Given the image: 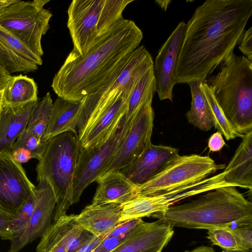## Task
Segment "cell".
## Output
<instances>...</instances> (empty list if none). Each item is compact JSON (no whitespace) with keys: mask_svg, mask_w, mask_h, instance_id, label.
<instances>
[{"mask_svg":"<svg viewBox=\"0 0 252 252\" xmlns=\"http://www.w3.org/2000/svg\"><path fill=\"white\" fill-rule=\"evenodd\" d=\"M11 77V73L0 63V91L5 89Z\"/></svg>","mask_w":252,"mask_h":252,"instance_id":"obj_40","label":"cell"},{"mask_svg":"<svg viewBox=\"0 0 252 252\" xmlns=\"http://www.w3.org/2000/svg\"><path fill=\"white\" fill-rule=\"evenodd\" d=\"M35 204L33 213L23 232L11 240L8 252H19L44 233L52 223L57 200L53 189L45 181H39L34 189Z\"/></svg>","mask_w":252,"mask_h":252,"instance_id":"obj_14","label":"cell"},{"mask_svg":"<svg viewBox=\"0 0 252 252\" xmlns=\"http://www.w3.org/2000/svg\"><path fill=\"white\" fill-rule=\"evenodd\" d=\"M13 218L0 212V237L3 240L12 239L8 226Z\"/></svg>","mask_w":252,"mask_h":252,"instance_id":"obj_37","label":"cell"},{"mask_svg":"<svg viewBox=\"0 0 252 252\" xmlns=\"http://www.w3.org/2000/svg\"><path fill=\"white\" fill-rule=\"evenodd\" d=\"M130 126L125 123L123 117L118 127L105 140L88 149L80 148L73 183L72 204L79 201L89 185L104 173Z\"/></svg>","mask_w":252,"mask_h":252,"instance_id":"obj_10","label":"cell"},{"mask_svg":"<svg viewBox=\"0 0 252 252\" xmlns=\"http://www.w3.org/2000/svg\"><path fill=\"white\" fill-rule=\"evenodd\" d=\"M155 2L164 11H166L170 3L171 2V0H156Z\"/></svg>","mask_w":252,"mask_h":252,"instance_id":"obj_43","label":"cell"},{"mask_svg":"<svg viewBox=\"0 0 252 252\" xmlns=\"http://www.w3.org/2000/svg\"><path fill=\"white\" fill-rule=\"evenodd\" d=\"M207 238L213 245L218 246L224 250H247L240 239L231 227L208 229Z\"/></svg>","mask_w":252,"mask_h":252,"instance_id":"obj_30","label":"cell"},{"mask_svg":"<svg viewBox=\"0 0 252 252\" xmlns=\"http://www.w3.org/2000/svg\"><path fill=\"white\" fill-rule=\"evenodd\" d=\"M179 155L176 148L156 145L151 142L132 163L121 171L134 184L140 185L158 174Z\"/></svg>","mask_w":252,"mask_h":252,"instance_id":"obj_16","label":"cell"},{"mask_svg":"<svg viewBox=\"0 0 252 252\" xmlns=\"http://www.w3.org/2000/svg\"><path fill=\"white\" fill-rule=\"evenodd\" d=\"M252 16V0H208L186 24L177 83L203 82L233 53Z\"/></svg>","mask_w":252,"mask_h":252,"instance_id":"obj_1","label":"cell"},{"mask_svg":"<svg viewBox=\"0 0 252 252\" xmlns=\"http://www.w3.org/2000/svg\"><path fill=\"white\" fill-rule=\"evenodd\" d=\"M122 205L117 204H91L78 215L76 222L83 228L98 237L108 233L121 222Z\"/></svg>","mask_w":252,"mask_h":252,"instance_id":"obj_19","label":"cell"},{"mask_svg":"<svg viewBox=\"0 0 252 252\" xmlns=\"http://www.w3.org/2000/svg\"><path fill=\"white\" fill-rule=\"evenodd\" d=\"M156 91L153 68L142 77L133 89L128 101L124 116L126 124H131L140 110L148 104H152Z\"/></svg>","mask_w":252,"mask_h":252,"instance_id":"obj_26","label":"cell"},{"mask_svg":"<svg viewBox=\"0 0 252 252\" xmlns=\"http://www.w3.org/2000/svg\"><path fill=\"white\" fill-rule=\"evenodd\" d=\"M35 187L27 177L21 163L10 153L0 154V212L15 217Z\"/></svg>","mask_w":252,"mask_h":252,"instance_id":"obj_11","label":"cell"},{"mask_svg":"<svg viewBox=\"0 0 252 252\" xmlns=\"http://www.w3.org/2000/svg\"><path fill=\"white\" fill-rule=\"evenodd\" d=\"M238 44L239 49L244 56L252 62V27L244 31Z\"/></svg>","mask_w":252,"mask_h":252,"instance_id":"obj_35","label":"cell"},{"mask_svg":"<svg viewBox=\"0 0 252 252\" xmlns=\"http://www.w3.org/2000/svg\"><path fill=\"white\" fill-rule=\"evenodd\" d=\"M82 101L78 139L81 147L88 149L105 140L118 127L128 100L118 88H109L104 93L88 95Z\"/></svg>","mask_w":252,"mask_h":252,"instance_id":"obj_7","label":"cell"},{"mask_svg":"<svg viewBox=\"0 0 252 252\" xmlns=\"http://www.w3.org/2000/svg\"><path fill=\"white\" fill-rule=\"evenodd\" d=\"M10 154L16 161L21 164L27 162L32 158L31 153L26 149L22 148L12 150Z\"/></svg>","mask_w":252,"mask_h":252,"instance_id":"obj_39","label":"cell"},{"mask_svg":"<svg viewBox=\"0 0 252 252\" xmlns=\"http://www.w3.org/2000/svg\"><path fill=\"white\" fill-rule=\"evenodd\" d=\"M133 0H73L67 10V26L73 44L71 51L82 55L117 22Z\"/></svg>","mask_w":252,"mask_h":252,"instance_id":"obj_6","label":"cell"},{"mask_svg":"<svg viewBox=\"0 0 252 252\" xmlns=\"http://www.w3.org/2000/svg\"><path fill=\"white\" fill-rule=\"evenodd\" d=\"M151 216L173 227L207 230L237 227L252 224V203L236 187H221Z\"/></svg>","mask_w":252,"mask_h":252,"instance_id":"obj_3","label":"cell"},{"mask_svg":"<svg viewBox=\"0 0 252 252\" xmlns=\"http://www.w3.org/2000/svg\"><path fill=\"white\" fill-rule=\"evenodd\" d=\"M186 30L184 21L179 23L159 50L154 64L156 90L160 100L173 101V90L177 83L175 71Z\"/></svg>","mask_w":252,"mask_h":252,"instance_id":"obj_13","label":"cell"},{"mask_svg":"<svg viewBox=\"0 0 252 252\" xmlns=\"http://www.w3.org/2000/svg\"><path fill=\"white\" fill-rule=\"evenodd\" d=\"M143 222V220L131 230L118 236H109L107 234L105 237L90 252H111L134 233L139 228Z\"/></svg>","mask_w":252,"mask_h":252,"instance_id":"obj_34","label":"cell"},{"mask_svg":"<svg viewBox=\"0 0 252 252\" xmlns=\"http://www.w3.org/2000/svg\"><path fill=\"white\" fill-rule=\"evenodd\" d=\"M50 0H14L0 15V26L39 57L41 39L50 28L52 13L44 8Z\"/></svg>","mask_w":252,"mask_h":252,"instance_id":"obj_8","label":"cell"},{"mask_svg":"<svg viewBox=\"0 0 252 252\" xmlns=\"http://www.w3.org/2000/svg\"><path fill=\"white\" fill-rule=\"evenodd\" d=\"M47 144V142H39L26 129L16 140L11 150L19 148H24L31 153L32 158L39 160L45 151Z\"/></svg>","mask_w":252,"mask_h":252,"instance_id":"obj_33","label":"cell"},{"mask_svg":"<svg viewBox=\"0 0 252 252\" xmlns=\"http://www.w3.org/2000/svg\"><path fill=\"white\" fill-rule=\"evenodd\" d=\"M82 109V99L74 102L58 97L53 103L48 126L41 141L46 142L65 132H71L78 137V126Z\"/></svg>","mask_w":252,"mask_h":252,"instance_id":"obj_20","label":"cell"},{"mask_svg":"<svg viewBox=\"0 0 252 252\" xmlns=\"http://www.w3.org/2000/svg\"><path fill=\"white\" fill-rule=\"evenodd\" d=\"M75 218L74 214H65L54 220L41 236L36 252H50L59 248L76 252L97 237L80 226Z\"/></svg>","mask_w":252,"mask_h":252,"instance_id":"obj_15","label":"cell"},{"mask_svg":"<svg viewBox=\"0 0 252 252\" xmlns=\"http://www.w3.org/2000/svg\"><path fill=\"white\" fill-rule=\"evenodd\" d=\"M200 81L188 83L191 95V107L186 116L188 122L195 127L207 131L215 126L214 117L201 89Z\"/></svg>","mask_w":252,"mask_h":252,"instance_id":"obj_25","label":"cell"},{"mask_svg":"<svg viewBox=\"0 0 252 252\" xmlns=\"http://www.w3.org/2000/svg\"><path fill=\"white\" fill-rule=\"evenodd\" d=\"M107 234L95 238L76 252H90L105 237Z\"/></svg>","mask_w":252,"mask_h":252,"instance_id":"obj_41","label":"cell"},{"mask_svg":"<svg viewBox=\"0 0 252 252\" xmlns=\"http://www.w3.org/2000/svg\"><path fill=\"white\" fill-rule=\"evenodd\" d=\"M154 111L152 104L144 107L131 124L105 172L121 171L132 163L151 142Z\"/></svg>","mask_w":252,"mask_h":252,"instance_id":"obj_12","label":"cell"},{"mask_svg":"<svg viewBox=\"0 0 252 252\" xmlns=\"http://www.w3.org/2000/svg\"><path fill=\"white\" fill-rule=\"evenodd\" d=\"M35 200L34 193L30 196L18 214L12 219L8 229L12 239L17 238L26 227L33 213Z\"/></svg>","mask_w":252,"mask_h":252,"instance_id":"obj_32","label":"cell"},{"mask_svg":"<svg viewBox=\"0 0 252 252\" xmlns=\"http://www.w3.org/2000/svg\"><path fill=\"white\" fill-rule=\"evenodd\" d=\"M53 103L50 93L48 92L38 101L29 119L26 130L39 142H42V138L47 130Z\"/></svg>","mask_w":252,"mask_h":252,"instance_id":"obj_27","label":"cell"},{"mask_svg":"<svg viewBox=\"0 0 252 252\" xmlns=\"http://www.w3.org/2000/svg\"><path fill=\"white\" fill-rule=\"evenodd\" d=\"M225 145L222 134L217 131L213 134L209 139L208 146L210 151L213 152L220 151Z\"/></svg>","mask_w":252,"mask_h":252,"instance_id":"obj_38","label":"cell"},{"mask_svg":"<svg viewBox=\"0 0 252 252\" xmlns=\"http://www.w3.org/2000/svg\"><path fill=\"white\" fill-rule=\"evenodd\" d=\"M80 148L78 137L73 133H62L47 141L37 164V181L47 183L57 200L54 221L65 214L73 205V183Z\"/></svg>","mask_w":252,"mask_h":252,"instance_id":"obj_5","label":"cell"},{"mask_svg":"<svg viewBox=\"0 0 252 252\" xmlns=\"http://www.w3.org/2000/svg\"><path fill=\"white\" fill-rule=\"evenodd\" d=\"M173 227L160 220L144 221L134 233L110 252H161L174 234Z\"/></svg>","mask_w":252,"mask_h":252,"instance_id":"obj_17","label":"cell"},{"mask_svg":"<svg viewBox=\"0 0 252 252\" xmlns=\"http://www.w3.org/2000/svg\"><path fill=\"white\" fill-rule=\"evenodd\" d=\"M3 94L4 90L0 91V113L4 107Z\"/></svg>","mask_w":252,"mask_h":252,"instance_id":"obj_44","label":"cell"},{"mask_svg":"<svg viewBox=\"0 0 252 252\" xmlns=\"http://www.w3.org/2000/svg\"><path fill=\"white\" fill-rule=\"evenodd\" d=\"M14 0H0V15ZM0 63L10 73L30 72L36 71L38 66L31 63L15 53L0 40Z\"/></svg>","mask_w":252,"mask_h":252,"instance_id":"obj_28","label":"cell"},{"mask_svg":"<svg viewBox=\"0 0 252 252\" xmlns=\"http://www.w3.org/2000/svg\"><path fill=\"white\" fill-rule=\"evenodd\" d=\"M222 252H252V249L249 250L226 251L223 250Z\"/></svg>","mask_w":252,"mask_h":252,"instance_id":"obj_45","label":"cell"},{"mask_svg":"<svg viewBox=\"0 0 252 252\" xmlns=\"http://www.w3.org/2000/svg\"><path fill=\"white\" fill-rule=\"evenodd\" d=\"M225 166L209 156L179 155L150 180L137 185V196L158 194L200 181Z\"/></svg>","mask_w":252,"mask_h":252,"instance_id":"obj_9","label":"cell"},{"mask_svg":"<svg viewBox=\"0 0 252 252\" xmlns=\"http://www.w3.org/2000/svg\"><path fill=\"white\" fill-rule=\"evenodd\" d=\"M201 89L214 117L215 122L214 127L217 129V131L223 135L227 140L233 139L238 136L241 137L239 134L235 131L226 119L221 109L215 99L211 90L205 82L201 83Z\"/></svg>","mask_w":252,"mask_h":252,"instance_id":"obj_29","label":"cell"},{"mask_svg":"<svg viewBox=\"0 0 252 252\" xmlns=\"http://www.w3.org/2000/svg\"><path fill=\"white\" fill-rule=\"evenodd\" d=\"M37 86L34 80L26 75L11 76L4 89V106L18 108L37 101Z\"/></svg>","mask_w":252,"mask_h":252,"instance_id":"obj_24","label":"cell"},{"mask_svg":"<svg viewBox=\"0 0 252 252\" xmlns=\"http://www.w3.org/2000/svg\"><path fill=\"white\" fill-rule=\"evenodd\" d=\"M185 252H215V251L211 247L202 246L191 251H186Z\"/></svg>","mask_w":252,"mask_h":252,"instance_id":"obj_42","label":"cell"},{"mask_svg":"<svg viewBox=\"0 0 252 252\" xmlns=\"http://www.w3.org/2000/svg\"><path fill=\"white\" fill-rule=\"evenodd\" d=\"M205 82L235 131H252V62L232 53Z\"/></svg>","mask_w":252,"mask_h":252,"instance_id":"obj_4","label":"cell"},{"mask_svg":"<svg viewBox=\"0 0 252 252\" xmlns=\"http://www.w3.org/2000/svg\"><path fill=\"white\" fill-rule=\"evenodd\" d=\"M234 231L247 250L252 249V224L237 226Z\"/></svg>","mask_w":252,"mask_h":252,"instance_id":"obj_36","label":"cell"},{"mask_svg":"<svg viewBox=\"0 0 252 252\" xmlns=\"http://www.w3.org/2000/svg\"><path fill=\"white\" fill-rule=\"evenodd\" d=\"M225 169L224 181L236 187L252 188V131L244 135Z\"/></svg>","mask_w":252,"mask_h":252,"instance_id":"obj_21","label":"cell"},{"mask_svg":"<svg viewBox=\"0 0 252 252\" xmlns=\"http://www.w3.org/2000/svg\"><path fill=\"white\" fill-rule=\"evenodd\" d=\"M153 67L151 54L144 46H139L132 53L128 62L110 87L118 88L128 100L139 81Z\"/></svg>","mask_w":252,"mask_h":252,"instance_id":"obj_23","label":"cell"},{"mask_svg":"<svg viewBox=\"0 0 252 252\" xmlns=\"http://www.w3.org/2000/svg\"><path fill=\"white\" fill-rule=\"evenodd\" d=\"M38 101L15 109L3 107L0 113V154L10 153L14 143L26 129Z\"/></svg>","mask_w":252,"mask_h":252,"instance_id":"obj_22","label":"cell"},{"mask_svg":"<svg viewBox=\"0 0 252 252\" xmlns=\"http://www.w3.org/2000/svg\"><path fill=\"white\" fill-rule=\"evenodd\" d=\"M142 38V32L135 22L123 18L84 54L69 53L53 78L54 91L59 97L74 102L90 94L104 93Z\"/></svg>","mask_w":252,"mask_h":252,"instance_id":"obj_2","label":"cell"},{"mask_svg":"<svg viewBox=\"0 0 252 252\" xmlns=\"http://www.w3.org/2000/svg\"><path fill=\"white\" fill-rule=\"evenodd\" d=\"M0 40L23 59L38 66L42 65L43 62L41 57L34 53L22 41L0 26Z\"/></svg>","mask_w":252,"mask_h":252,"instance_id":"obj_31","label":"cell"},{"mask_svg":"<svg viewBox=\"0 0 252 252\" xmlns=\"http://www.w3.org/2000/svg\"><path fill=\"white\" fill-rule=\"evenodd\" d=\"M95 182L98 186L92 204L123 205L137 196V185L121 171H107Z\"/></svg>","mask_w":252,"mask_h":252,"instance_id":"obj_18","label":"cell"}]
</instances>
